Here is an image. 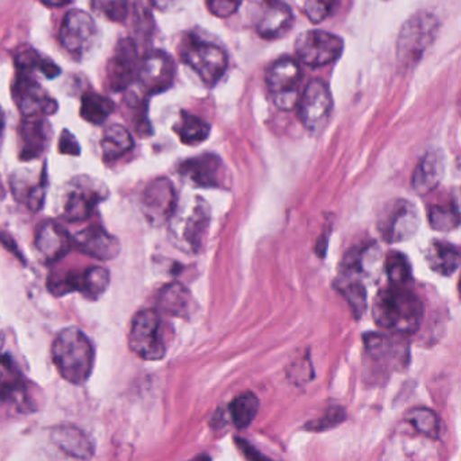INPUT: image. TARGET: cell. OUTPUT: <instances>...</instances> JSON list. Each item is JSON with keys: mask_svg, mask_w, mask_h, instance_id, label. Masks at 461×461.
Listing matches in <instances>:
<instances>
[{"mask_svg": "<svg viewBox=\"0 0 461 461\" xmlns=\"http://www.w3.org/2000/svg\"><path fill=\"white\" fill-rule=\"evenodd\" d=\"M372 315L379 328L401 336H410L420 329L423 304L406 285H391L377 294Z\"/></svg>", "mask_w": 461, "mask_h": 461, "instance_id": "obj_1", "label": "cell"}, {"mask_svg": "<svg viewBox=\"0 0 461 461\" xmlns=\"http://www.w3.org/2000/svg\"><path fill=\"white\" fill-rule=\"evenodd\" d=\"M53 363L59 374L75 385H83L93 374L95 350L85 331L67 328L59 333L52 347Z\"/></svg>", "mask_w": 461, "mask_h": 461, "instance_id": "obj_2", "label": "cell"}, {"mask_svg": "<svg viewBox=\"0 0 461 461\" xmlns=\"http://www.w3.org/2000/svg\"><path fill=\"white\" fill-rule=\"evenodd\" d=\"M439 23L430 13H417L402 26L396 40V64L409 72L420 63L438 32Z\"/></svg>", "mask_w": 461, "mask_h": 461, "instance_id": "obj_3", "label": "cell"}, {"mask_svg": "<svg viewBox=\"0 0 461 461\" xmlns=\"http://www.w3.org/2000/svg\"><path fill=\"white\" fill-rule=\"evenodd\" d=\"M183 63L196 72L204 85L215 86L228 69V55L222 48L188 36L179 50Z\"/></svg>", "mask_w": 461, "mask_h": 461, "instance_id": "obj_4", "label": "cell"}, {"mask_svg": "<svg viewBox=\"0 0 461 461\" xmlns=\"http://www.w3.org/2000/svg\"><path fill=\"white\" fill-rule=\"evenodd\" d=\"M169 221L177 247L193 253L202 249L210 225V207L203 199L196 198L179 214L174 212Z\"/></svg>", "mask_w": 461, "mask_h": 461, "instance_id": "obj_5", "label": "cell"}, {"mask_svg": "<svg viewBox=\"0 0 461 461\" xmlns=\"http://www.w3.org/2000/svg\"><path fill=\"white\" fill-rule=\"evenodd\" d=\"M129 347L140 358L158 361L166 356L161 318L155 310H142L131 322Z\"/></svg>", "mask_w": 461, "mask_h": 461, "instance_id": "obj_6", "label": "cell"}, {"mask_svg": "<svg viewBox=\"0 0 461 461\" xmlns=\"http://www.w3.org/2000/svg\"><path fill=\"white\" fill-rule=\"evenodd\" d=\"M420 215L417 207L406 199L391 202L380 212L377 220L382 239L388 244L407 241L417 233Z\"/></svg>", "mask_w": 461, "mask_h": 461, "instance_id": "obj_7", "label": "cell"}, {"mask_svg": "<svg viewBox=\"0 0 461 461\" xmlns=\"http://www.w3.org/2000/svg\"><path fill=\"white\" fill-rule=\"evenodd\" d=\"M298 117L310 133H321L328 125L333 110V98L322 80H312L299 96Z\"/></svg>", "mask_w": 461, "mask_h": 461, "instance_id": "obj_8", "label": "cell"}, {"mask_svg": "<svg viewBox=\"0 0 461 461\" xmlns=\"http://www.w3.org/2000/svg\"><path fill=\"white\" fill-rule=\"evenodd\" d=\"M344 41L336 34L322 31L303 32L295 41V53L304 66L318 68L339 60Z\"/></svg>", "mask_w": 461, "mask_h": 461, "instance_id": "obj_9", "label": "cell"}, {"mask_svg": "<svg viewBox=\"0 0 461 461\" xmlns=\"http://www.w3.org/2000/svg\"><path fill=\"white\" fill-rule=\"evenodd\" d=\"M302 80L301 64L294 59L275 61L266 74V82L280 110H293L299 101V85Z\"/></svg>", "mask_w": 461, "mask_h": 461, "instance_id": "obj_10", "label": "cell"}, {"mask_svg": "<svg viewBox=\"0 0 461 461\" xmlns=\"http://www.w3.org/2000/svg\"><path fill=\"white\" fill-rule=\"evenodd\" d=\"M32 72L21 71L13 90L18 109L23 118L44 120L58 112V102L40 86Z\"/></svg>", "mask_w": 461, "mask_h": 461, "instance_id": "obj_11", "label": "cell"}, {"mask_svg": "<svg viewBox=\"0 0 461 461\" xmlns=\"http://www.w3.org/2000/svg\"><path fill=\"white\" fill-rule=\"evenodd\" d=\"M106 188L90 177H77L72 182L64 206V218L69 222H82L95 212L96 206L106 198Z\"/></svg>", "mask_w": 461, "mask_h": 461, "instance_id": "obj_12", "label": "cell"}, {"mask_svg": "<svg viewBox=\"0 0 461 461\" xmlns=\"http://www.w3.org/2000/svg\"><path fill=\"white\" fill-rule=\"evenodd\" d=\"M96 36L98 29L94 18L82 10H72L64 18L59 40L72 55H85L93 47Z\"/></svg>", "mask_w": 461, "mask_h": 461, "instance_id": "obj_13", "label": "cell"}, {"mask_svg": "<svg viewBox=\"0 0 461 461\" xmlns=\"http://www.w3.org/2000/svg\"><path fill=\"white\" fill-rule=\"evenodd\" d=\"M140 60L136 42L122 39L115 45L114 52L107 66V79L115 93L128 90L139 77Z\"/></svg>", "mask_w": 461, "mask_h": 461, "instance_id": "obj_14", "label": "cell"}, {"mask_svg": "<svg viewBox=\"0 0 461 461\" xmlns=\"http://www.w3.org/2000/svg\"><path fill=\"white\" fill-rule=\"evenodd\" d=\"M176 77V66L171 56L163 50L147 53L139 68V80L148 94H160L172 87Z\"/></svg>", "mask_w": 461, "mask_h": 461, "instance_id": "obj_15", "label": "cell"}, {"mask_svg": "<svg viewBox=\"0 0 461 461\" xmlns=\"http://www.w3.org/2000/svg\"><path fill=\"white\" fill-rule=\"evenodd\" d=\"M176 210V191L166 177L153 180L142 195V212L152 225L168 222Z\"/></svg>", "mask_w": 461, "mask_h": 461, "instance_id": "obj_16", "label": "cell"}, {"mask_svg": "<svg viewBox=\"0 0 461 461\" xmlns=\"http://www.w3.org/2000/svg\"><path fill=\"white\" fill-rule=\"evenodd\" d=\"M364 342L369 360L382 371H398L409 363V348L393 337L366 334Z\"/></svg>", "mask_w": 461, "mask_h": 461, "instance_id": "obj_17", "label": "cell"}, {"mask_svg": "<svg viewBox=\"0 0 461 461\" xmlns=\"http://www.w3.org/2000/svg\"><path fill=\"white\" fill-rule=\"evenodd\" d=\"M180 174L198 187H225V166L218 156L212 153L185 161L180 166Z\"/></svg>", "mask_w": 461, "mask_h": 461, "instance_id": "obj_18", "label": "cell"}, {"mask_svg": "<svg viewBox=\"0 0 461 461\" xmlns=\"http://www.w3.org/2000/svg\"><path fill=\"white\" fill-rule=\"evenodd\" d=\"M74 245L85 255L104 261L117 258L121 250L120 241L99 225L79 231L74 239Z\"/></svg>", "mask_w": 461, "mask_h": 461, "instance_id": "obj_19", "label": "cell"}, {"mask_svg": "<svg viewBox=\"0 0 461 461\" xmlns=\"http://www.w3.org/2000/svg\"><path fill=\"white\" fill-rule=\"evenodd\" d=\"M36 247L48 263L61 260L71 252L74 239L63 225L58 222L42 223L36 237Z\"/></svg>", "mask_w": 461, "mask_h": 461, "instance_id": "obj_20", "label": "cell"}, {"mask_svg": "<svg viewBox=\"0 0 461 461\" xmlns=\"http://www.w3.org/2000/svg\"><path fill=\"white\" fill-rule=\"evenodd\" d=\"M294 25V14L290 6L280 0H267L260 20L256 23L258 36L266 40H276L285 36Z\"/></svg>", "mask_w": 461, "mask_h": 461, "instance_id": "obj_21", "label": "cell"}, {"mask_svg": "<svg viewBox=\"0 0 461 461\" xmlns=\"http://www.w3.org/2000/svg\"><path fill=\"white\" fill-rule=\"evenodd\" d=\"M445 174V156L441 150H430L420 158L412 174V190L418 195H428L436 190Z\"/></svg>", "mask_w": 461, "mask_h": 461, "instance_id": "obj_22", "label": "cell"}, {"mask_svg": "<svg viewBox=\"0 0 461 461\" xmlns=\"http://www.w3.org/2000/svg\"><path fill=\"white\" fill-rule=\"evenodd\" d=\"M52 439L59 449L75 458H90L94 455V444L82 429L72 425L53 429Z\"/></svg>", "mask_w": 461, "mask_h": 461, "instance_id": "obj_23", "label": "cell"}, {"mask_svg": "<svg viewBox=\"0 0 461 461\" xmlns=\"http://www.w3.org/2000/svg\"><path fill=\"white\" fill-rule=\"evenodd\" d=\"M158 307L161 312L172 317L190 320L195 312L196 304L185 285L182 283H171L161 291L158 296Z\"/></svg>", "mask_w": 461, "mask_h": 461, "instance_id": "obj_24", "label": "cell"}, {"mask_svg": "<svg viewBox=\"0 0 461 461\" xmlns=\"http://www.w3.org/2000/svg\"><path fill=\"white\" fill-rule=\"evenodd\" d=\"M429 268L441 276H452L460 267V252L455 245L434 240L425 253Z\"/></svg>", "mask_w": 461, "mask_h": 461, "instance_id": "obj_25", "label": "cell"}, {"mask_svg": "<svg viewBox=\"0 0 461 461\" xmlns=\"http://www.w3.org/2000/svg\"><path fill=\"white\" fill-rule=\"evenodd\" d=\"M21 155L23 160L40 158L47 147L48 131L44 120L25 118L20 126Z\"/></svg>", "mask_w": 461, "mask_h": 461, "instance_id": "obj_26", "label": "cell"}, {"mask_svg": "<svg viewBox=\"0 0 461 461\" xmlns=\"http://www.w3.org/2000/svg\"><path fill=\"white\" fill-rule=\"evenodd\" d=\"M102 153L106 161H114L131 152L134 147L133 137L128 129L121 125H112L104 131L102 139Z\"/></svg>", "mask_w": 461, "mask_h": 461, "instance_id": "obj_27", "label": "cell"}, {"mask_svg": "<svg viewBox=\"0 0 461 461\" xmlns=\"http://www.w3.org/2000/svg\"><path fill=\"white\" fill-rule=\"evenodd\" d=\"M174 131L183 144L198 145L209 139L212 128L201 118L188 114V113H182L179 122L175 125Z\"/></svg>", "mask_w": 461, "mask_h": 461, "instance_id": "obj_28", "label": "cell"}, {"mask_svg": "<svg viewBox=\"0 0 461 461\" xmlns=\"http://www.w3.org/2000/svg\"><path fill=\"white\" fill-rule=\"evenodd\" d=\"M114 112V104L106 96L96 93H86L82 98L80 115L86 122L101 125Z\"/></svg>", "mask_w": 461, "mask_h": 461, "instance_id": "obj_29", "label": "cell"}, {"mask_svg": "<svg viewBox=\"0 0 461 461\" xmlns=\"http://www.w3.org/2000/svg\"><path fill=\"white\" fill-rule=\"evenodd\" d=\"M258 406H260V402H258V396L249 391L237 396L229 407L234 426L239 429L248 428L258 415Z\"/></svg>", "mask_w": 461, "mask_h": 461, "instance_id": "obj_30", "label": "cell"}, {"mask_svg": "<svg viewBox=\"0 0 461 461\" xmlns=\"http://www.w3.org/2000/svg\"><path fill=\"white\" fill-rule=\"evenodd\" d=\"M428 221L436 231H453L460 225V212L457 204L447 202L445 204H434L429 209Z\"/></svg>", "mask_w": 461, "mask_h": 461, "instance_id": "obj_31", "label": "cell"}, {"mask_svg": "<svg viewBox=\"0 0 461 461\" xmlns=\"http://www.w3.org/2000/svg\"><path fill=\"white\" fill-rule=\"evenodd\" d=\"M406 420L411 423L418 433L428 438L438 439L441 436V420L433 410L425 407L410 410L406 414Z\"/></svg>", "mask_w": 461, "mask_h": 461, "instance_id": "obj_32", "label": "cell"}, {"mask_svg": "<svg viewBox=\"0 0 461 461\" xmlns=\"http://www.w3.org/2000/svg\"><path fill=\"white\" fill-rule=\"evenodd\" d=\"M110 285V274L107 269L101 267H93L80 274L79 293L85 298L95 301Z\"/></svg>", "mask_w": 461, "mask_h": 461, "instance_id": "obj_33", "label": "cell"}, {"mask_svg": "<svg viewBox=\"0 0 461 461\" xmlns=\"http://www.w3.org/2000/svg\"><path fill=\"white\" fill-rule=\"evenodd\" d=\"M339 288L355 312L356 318H360L366 309V291L361 280L357 277L344 276Z\"/></svg>", "mask_w": 461, "mask_h": 461, "instance_id": "obj_34", "label": "cell"}, {"mask_svg": "<svg viewBox=\"0 0 461 461\" xmlns=\"http://www.w3.org/2000/svg\"><path fill=\"white\" fill-rule=\"evenodd\" d=\"M15 63H17L18 69H21V71L32 72L33 69H37V71L45 75L48 79L59 77L61 72L58 64L53 63L50 59L41 58L39 53L32 50H23V53H20Z\"/></svg>", "mask_w": 461, "mask_h": 461, "instance_id": "obj_35", "label": "cell"}, {"mask_svg": "<svg viewBox=\"0 0 461 461\" xmlns=\"http://www.w3.org/2000/svg\"><path fill=\"white\" fill-rule=\"evenodd\" d=\"M385 272L393 285H407L411 280L409 258L401 252H390L385 258Z\"/></svg>", "mask_w": 461, "mask_h": 461, "instance_id": "obj_36", "label": "cell"}, {"mask_svg": "<svg viewBox=\"0 0 461 461\" xmlns=\"http://www.w3.org/2000/svg\"><path fill=\"white\" fill-rule=\"evenodd\" d=\"M23 388V377L14 364L0 357V398H12Z\"/></svg>", "mask_w": 461, "mask_h": 461, "instance_id": "obj_37", "label": "cell"}, {"mask_svg": "<svg viewBox=\"0 0 461 461\" xmlns=\"http://www.w3.org/2000/svg\"><path fill=\"white\" fill-rule=\"evenodd\" d=\"M93 7L113 23H123L129 14L128 0H93Z\"/></svg>", "mask_w": 461, "mask_h": 461, "instance_id": "obj_38", "label": "cell"}, {"mask_svg": "<svg viewBox=\"0 0 461 461\" xmlns=\"http://www.w3.org/2000/svg\"><path fill=\"white\" fill-rule=\"evenodd\" d=\"M339 0H306L304 13L312 23H322L330 17Z\"/></svg>", "mask_w": 461, "mask_h": 461, "instance_id": "obj_39", "label": "cell"}, {"mask_svg": "<svg viewBox=\"0 0 461 461\" xmlns=\"http://www.w3.org/2000/svg\"><path fill=\"white\" fill-rule=\"evenodd\" d=\"M244 0H206L207 9L214 17L225 20L239 12Z\"/></svg>", "mask_w": 461, "mask_h": 461, "instance_id": "obj_40", "label": "cell"}, {"mask_svg": "<svg viewBox=\"0 0 461 461\" xmlns=\"http://www.w3.org/2000/svg\"><path fill=\"white\" fill-rule=\"evenodd\" d=\"M59 150H60V153H63V155H80L79 142H77V140L75 139V136L71 131H63L60 137V142H59Z\"/></svg>", "mask_w": 461, "mask_h": 461, "instance_id": "obj_41", "label": "cell"}, {"mask_svg": "<svg viewBox=\"0 0 461 461\" xmlns=\"http://www.w3.org/2000/svg\"><path fill=\"white\" fill-rule=\"evenodd\" d=\"M344 420V411L341 409H331L325 418H321L315 423H312V430H325L328 428H333L337 423L341 422Z\"/></svg>", "mask_w": 461, "mask_h": 461, "instance_id": "obj_42", "label": "cell"}, {"mask_svg": "<svg viewBox=\"0 0 461 461\" xmlns=\"http://www.w3.org/2000/svg\"><path fill=\"white\" fill-rule=\"evenodd\" d=\"M237 445H239L240 449H241L242 453H244L245 457L264 458V456L258 455V453L256 452V450L253 449L252 447H249V444H248L247 441H244V439L239 438V441H237Z\"/></svg>", "mask_w": 461, "mask_h": 461, "instance_id": "obj_43", "label": "cell"}, {"mask_svg": "<svg viewBox=\"0 0 461 461\" xmlns=\"http://www.w3.org/2000/svg\"><path fill=\"white\" fill-rule=\"evenodd\" d=\"M150 4L158 10H169L174 7L179 0H149Z\"/></svg>", "mask_w": 461, "mask_h": 461, "instance_id": "obj_44", "label": "cell"}, {"mask_svg": "<svg viewBox=\"0 0 461 461\" xmlns=\"http://www.w3.org/2000/svg\"><path fill=\"white\" fill-rule=\"evenodd\" d=\"M42 2L50 7H63L72 4L74 0H42Z\"/></svg>", "mask_w": 461, "mask_h": 461, "instance_id": "obj_45", "label": "cell"}, {"mask_svg": "<svg viewBox=\"0 0 461 461\" xmlns=\"http://www.w3.org/2000/svg\"><path fill=\"white\" fill-rule=\"evenodd\" d=\"M4 123H5L4 112H2V107H0V134H2V131H4Z\"/></svg>", "mask_w": 461, "mask_h": 461, "instance_id": "obj_46", "label": "cell"}]
</instances>
